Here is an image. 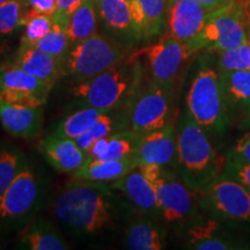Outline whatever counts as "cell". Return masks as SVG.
Instances as JSON below:
<instances>
[{
    "label": "cell",
    "mask_w": 250,
    "mask_h": 250,
    "mask_svg": "<svg viewBox=\"0 0 250 250\" xmlns=\"http://www.w3.org/2000/svg\"><path fill=\"white\" fill-rule=\"evenodd\" d=\"M55 214L76 233L92 234L114 224L115 208L105 183L73 179L59 192Z\"/></svg>",
    "instance_id": "obj_1"
},
{
    "label": "cell",
    "mask_w": 250,
    "mask_h": 250,
    "mask_svg": "<svg viewBox=\"0 0 250 250\" xmlns=\"http://www.w3.org/2000/svg\"><path fill=\"white\" fill-rule=\"evenodd\" d=\"M225 158L219 155L210 133L186 109L176 124V159L174 168L192 191L217 177L224 169Z\"/></svg>",
    "instance_id": "obj_2"
},
{
    "label": "cell",
    "mask_w": 250,
    "mask_h": 250,
    "mask_svg": "<svg viewBox=\"0 0 250 250\" xmlns=\"http://www.w3.org/2000/svg\"><path fill=\"white\" fill-rule=\"evenodd\" d=\"M142 80L143 65L133 55L118 66L89 80L77 83L72 94L80 107L103 111L127 109L134 94L142 86Z\"/></svg>",
    "instance_id": "obj_3"
},
{
    "label": "cell",
    "mask_w": 250,
    "mask_h": 250,
    "mask_svg": "<svg viewBox=\"0 0 250 250\" xmlns=\"http://www.w3.org/2000/svg\"><path fill=\"white\" fill-rule=\"evenodd\" d=\"M187 110L202 127L221 136L229 125L230 108L217 68L202 64L187 94Z\"/></svg>",
    "instance_id": "obj_4"
},
{
    "label": "cell",
    "mask_w": 250,
    "mask_h": 250,
    "mask_svg": "<svg viewBox=\"0 0 250 250\" xmlns=\"http://www.w3.org/2000/svg\"><path fill=\"white\" fill-rule=\"evenodd\" d=\"M250 41L249 0H229L208 13L203 30L189 48L193 52L220 51Z\"/></svg>",
    "instance_id": "obj_5"
},
{
    "label": "cell",
    "mask_w": 250,
    "mask_h": 250,
    "mask_svg": "<svg viewBox=\"0 0 250 250\" xmlns=\"http://www.w3.org/2000/svg\"><path fill=\"white\" fill-rule=\"evenodd\" d=\"M126 59L127 51L120 42L96 33L70 48L62 62V76L74 83H81L118 66Z\"/></svg>",
    "instance_id": "obj_6"
},
{
    "label": "cell",
    "mask_w": 250,
    "mask_h": 250,
    "mask_svg": "<svg viewBox=\"0 0 250 250\" xmlns=\"http://www.w3.org/2000/svg\"><path fill=\"white\" fill-rule=\"evenodd\" d=\"M193 195L198 208L211 218L250 224V191L224 171Z\"/></svg>",
    "instance_id": "obj_7"
},
{
    "label": "cell",
    "mask_w": 250,
    "mask_h": 250,
    "mask_svg": "<svg viewBox=\"0 0 250 250\" xmlns=\"http://www.w3.org/2000/svg\"><path fill=\"white\" fill-rule=\"evenodd\" d=\"M174 94L151 80L146 87L140 86L127 107L130 129L147 133L175 123Z\"/></svg>",
    "instance_id": "obj_8"
},
{
    "label": "cell",
    "mask_w": 250,
    "mask_h": 250,
    "mask_svg": "<svg viewBox=\"0 0 250 250\" xmlns=\"http://www.w3.org/2000/svg\"><path fill=\"white\" fill-rule=\"evenodd\" d=\"M239 221L217 218H196L190 221L186 237L187 246L197 250L250 249V229Z\"/></svg>",
    "instance_id": "obj_9"
},
{
    "label": "cell",
    "mask_w": 250,
    "mask_h": 250,
    "mask_svg": "<svg viewBox=\"0 0 250 250\" xmlns=\"http://www.w3.org/2000/svg\"><path fill=\"white\" fill-rule=\"evenodd\" d=\"M140 54L147 62L151 81L175 90L187 62L195 52L187 44L165 33L158 42L146 46Z\"/></svg>",
    "instance_id": "obj_10"
},
{
    "label": "cell",
    "mask_w": 250,
    "mask_h": 250,
    "mask_svg": "<svg viewBox=\"0 0 250 250\" xmlns=\"http://www.w3.org/2000/svg\"><path fill=\"white\" fill-rule=\"evenodd\" d=\"M152 184L155 189L159 214L166 223L177 224L196 219L198 205L195 195L176 170L174 173L162 168Z\"/></svg>",
    "instance_id": "obj_11"
},
{
    "label": "cell",
    "mask_w": 250,
    "mask_h": 250,
    "mask_svg": "<svg viewBox=\"0 0 250 250\" xmlns=\"http://www.w3.org/2000/svg\"><path fill=\"white\" fill-rule=\"evenodd\" d=\"M43 199L39 176L26 165L0 198V218L18 220L34 214Z\"/></svg>",
    "instance_id": "obj_12"
},
{
    "label": "cell",
    "mask_w": 250,
    "mask_h": 250,
    "mask_svg": "<svg viewBox=\"0 0 250 250\" xmlns=\"http://www.w3.org/2000/svg\"><path fill=\"white\" fill-rule=\"evenodd\" d=\"M54 86L9 62L0 65V100L43 107Z\"/></svg>",
    "instance_id": "obj_13"
},
{
    "label": "cell",
    "mask_w": 250,
    "mask_h": 250,
    "mask_svg": "<svg viewBox=\"0 0 250 250\" xmlns=\"http://www.w3.org/2000/svg\"><path fill=\"white\" fill-rule=\"evenodd\" d=\"M206 17L198 0H169L167 33L189 46L201 34Z\"/></svg>",
    "instance_id": "obj_14"
},
{
    "label": "cell",
    "mask_w": 250,
    "mask_h": 250,
    "mask_svg": "<svg viewBox=\"0 0 250 250\" xmlns=\"http://www.w3.org/2000/svg\"><path fill=\"white\" fill-rule=\"evenodd\" d=\"M136 159L139 164L158 165L167 168L175 165L176 159V124L143 133Z\"/></svg>",
    "instance_id": "obj_15"
},
{
    "label": "cell",
    "mask_w": 250,
    "mask_h": 250,
    "mask_svg": "<svg viewBox=\"0 0 250 250\" xmlns=\"http://www.w3.org/2000/svg\"><path fill=\"white\" fill-rule=\"evenodd\" d=\"M0 124L6 132L15 138H36L42 130V107H31L0 100Z\"/></svg>",
    "instance_id": "obj_16"
},
{
    "label": "cell",
    "mask_w": 250,
    "mask_h": 250,
    "mask_svg": "<svg viewBox=\"0 0 250 250\" xmlns=\"http://www.w3.org/2000/svg\"><path fill=\"white\" fill-rule=\"evenodd\" d=\"M40 152L55 169L73 175L87 160V154L76 139L52 133L40 143Z\"/></svg>",
    "instance_id": "obj_17"
},
{
    "label": "cell",
    "mask_w": 250,
    "mask_h": 250,
    "mask_svg": "<svg viewBox=\"0 0 250 250\" xmlns=\"http://www.w3.org/2000/svg\"><path fill=\"white\" fill-rule=\"evenodd\" d=\"M133 27L138 40L159 36L167 24L169 0H130Z\"/></svg>",
    "instance_id": "obj_18"
},
{
    "label": "cell",
    "mask_w": 250,
    "mask_h": 250,
    "mask_svg": "<svg viewBox=\"0 0 250 250\" xmlns=\"http://www.w3.org/2000/svg\"><path fill=\"white\" fill-rule=\"evenodd\" d=\"M11 62L31 76L51 83L52 86H55L62 76V64L58 59L27 43H20Z\"/></svg>",
    "instance_id": "obj_19"
},
{
    "label": "cell",
    "mask_w": 250,
    "mask_h": 250,
    "mask_svg": "<svg viewBox=\"0 0 250 250\" xmlns=\"http://www.w3.org/2000/svg\"><path fill=\"white\" fill-rule=\"evenodd\" d=\"M111 187L123 192L125 197L144 213L159 214L154 187L140 171L138 166L120 180L112 182Z\"/></svg>",
    "instance_id": "obj_20"
},
{
    "label": "cell",
    "mask_w": 250,
    "mask_h": 250,
    "mask_svg": "<svg viewBox=\"0 0 250 250\" xmlns=\"http://www.w3.org/2000/svg\"><path fill=\"white\" fill-rule=\"evenodd\" d=\"M142 134L126 129L118 131L94 143L86 152L87 158L100 160H123L136 158Z\"/></svg>",
    "instance_id": "obj_21"
},
{
    "label": "cell",
    "mask_w": 250,
    "mask_h": 250,
    "mask_svg": "<svg viewBox=\"0 0 250 250\" xmlns=\"http://www.w3.org/2000/svg\"><path fill=\"white\" fill-rule=\"evenodd\" d=\"M138 166L136 158L123 160H100L87 158L85 164L73 174V179L88 180L93 182L112 183Z\"/></svg>",
    "instance_id": "obj_22"
},
{
    "label": "cell",
    "mask_w": 250,
    "mask_h": 250,
    "mask_svg": "<svg viewBox=\"0 0 250 250\" xmlns=\"http://www.w3.org/2000/svg\"><path fill=\"white\" fill-rule=\"evenodd\" d=\"M126 129H130L127 109H125L124 111H122L121 109L104 111L85 133L78 137L76 142L83 151L87 152L98 140Z\"/></svg>",
    "instance_id": "obj_23"
},
{
    "label": "cell",
    "mask_w": 250,
    "mask_h": 250,
    "mask_svg": "<svg viewBox=\"0 0 250 250\" xmlns=\"http://www.w3.org/2000/svg\"><path fill=\"white\" fill-rule=\"evenodd\" d=\"M21 245L29 250H68L71 246L46 220H37L24 228L20 235Z\"/></svg>",
    "instance_id": "obj_24"
},
{
    "label": "cell",
    "mask_w": 250,
    "mask_h": 250,
    "mask_svg": "<svg viewBox=\"0 0 250 250\" xmlns=\"http://www.w3.org/2000/svg\"><path fill=\"white\" fill-rule=\"evenodd\" d=\"M95 2L100 18L109 29L120 35L138 40L127 0H95Z\"/></svg>",
    "instance_id": "obj_25"
},
{
    "label": "cell",
    "mask_w": 250,
    "mask_h": 250,
    "mask_svg": "<svg viewBox=\"0 0 250 250\" xmlns=\"http://www.w3.org/2000/svg\"><path fill=\"white\" fill-rule=\"evenodd\" d=\"M125 246L130 250H161L166 247V236L154 221L138 219L127 228Z\"/></svg>",
    "instance_id": "obj_26"
},
{
    "label": "cell",
    "mask_w": 250,
    "mask_h": 250,
    "mask_svg": "<svg viewBox=\"0 0 250 250\" xmlns=\"http://www.w3.org/2000/svg\"><path fill=\"white\" fill-rule=\"evenodd\" d=\"M96 2L86 0L68 18L66 33L72 44H76L96 34Z\"/></svg>",
    "instance_id": "obj_27"
},
{
    "label": "cell",
    "mask_w": 250,
    "mask_h": 250,
    "mask_svg": "<svg viewBox=\"0 0 250 250\" xmlns=\"http://www.w3.org/2000/svg\"><path fill=\"white\" fill-rule=\"evenodd\" d=\"M220 76L230 110L233 108H242L243 110L248 108L250 105V70L224 72Z\"/></svg>",
    "instance_id": "obj_28"
},
{
    "label": "cell",
    "mask_w": 250,
    "mask_h": 250,
    "mask_svg": "<svg viewBox=\"0 0 250 250\" xmlns=\"http://www.w3.org/2000/svg\"><path fill=\"white\" fill-rule=\"evenodd\" d=\"M104 112L99 109L90 107H81L72 114L62 118L55 127V134L66 138L77 139L81 134H83L95 121L100 117V115Z\"/></svg>",
    "instance_id": "obj_29"
},
{
    "label": "cell",
    "mask_w": 250,
    "mask_h": 250,
    "mask_svg": "<svg viewBox=\"0 0 250 250\" xmlns=\"http://www.w3.org/2000/svg\"><path fill=\"white\" fill-rule=\"evenodd\" d=\"M217 55V68L219 73L250 70V41L243 44L220 51Z\"/></svg>",
    "instance_id": "obj_30"
},
{
    "label": "cell",
    "mask_w": 250,
    "mask_h": 250,
    "mask_svg": "<svg viewBox=\"0 0 250 250\" xmlns=\"http://www.w3.org/2000/svg\"><path fill=\"white\" fill-rule=\"evenodd\" d=\"M22 26L24 27V33L21 39V43L33 45L42 40L52 29L54 20H52V17H49V15L24 9Z\"/></svg>",
    "instance_id": "obj_31"
},
{
    "label": "cell",
    "mask_w": 250,
    "mask_h": 250,
    "mask_svg": "<svg viewBox=\"0 0 250 250\" xmlns=\"http://www.w3.org/2000/svg\"><path fill=\"white\" fill-rule=\"evenodd\" d=\"M70 44L71 41L68 39L66 30L62 29L58 24L54 23L52 29L42 40H40L39 42H36L33 45L58 59L62 64L68 50H70Z\"/></svg>",
    "instance_id": "obj_32"
},
{
    "label": "cell",
    "mask_w": 250,
    "mask_h": 250,
    "mask_svg": "<svg viewBox=\"0 0 250 250\" xmlns=\"http://www.w3.org/2000/svg\"><path fill=\"white\" fill-rule=\"evenodd\" d=\"M27 164L17 151L0 149V198Z\"/></svg>",
    "instance_id": "obj_33"
},
{
    "label": "cell",
    "mask_w": 250,
    "mask_h": 250,
    "mask_svg": "<svg viewBox=\"0 0 250 250\" xmlns=\"http://www.w3.org/2000/svg\"><path fill=\"white\" fill-rule=\"evenodd\" d=\"M24 7L20 0H12L0 5V40L13 34L22 26Z\"/></svg>",
    "instance_id": "obj_34"
},
{
    "label": "cell",
    "mask_w": 250,
    "mask_h": 250,
    "mask_svg": "<svg viewBox=\"0 0 250 250\" xmlns=\"http://www.w3.org/2000/svg\"><path fill=\"white\" fill-rule=\"evenodd\" d=\"M223 171L235 179L250 191V162H239L225 158Z\"/></svg>",
    "instance_id": "obj_35"
},
{
    "label": "cell",
    "mask_w": 250,
    "mask_h": 250,
    "mask_svg": "<svg viewBox=\"0 0 250 250\" xmlns=\"http://www.w3.org/2000/svg\"><path fill=\"white\" fill-rule=\"evenodd\" d=\"M56 1H57V11L52 15V20L55 24H58L62 29L66 30L68 18L86 0H56Z\"/></svg>",
    "instance_id": "obj_36"
},
{
    "label": "cell",
    "mask_w": 250,
    "mask_h": 250,
    "mask_svg": "<svg viewBox=\"0 0 250 250\" xmlns=\"http://www.w3.org/2000/svg\"><path fill=\"white\" fill-rule=\"evenodd\" d=\"M227 159L239 162H250V130L236 140L226 155Z\"/></svg>",
    "instance_id": "obj_37"
},
{
    "label": "cell",
    "mask_w": 250,
    "mask_h": 250,
    "mask_svg": "<svg viewBox=\"0 0 250 250\" xmlns=\"http://www.w3.org/2000/svg\"><path fill=\"white\" fill-rule=\"evenodd\" d=\"M24 9L34 11L36 13L52 17L57 11V1L56 0H20Z\"/></svg>",
    "instance_id": "obj_38"
},
{
    "label": "cell",
    "mask_w": 250,
    "mask_h": 250,
    "mask_svg": "<svg viewBox=\"0 0 250 250\" xmlns=\"http://www.w3.org/2000/svg\"><path fill=\"white\" fill-rule=\"evenodd\" d=\"M198 1L208 13H211V12H213L219 7H221V6L227 4L229 0H198Z\"/></svg>",
    "instance_id": "obj_39"
},
{
    "label": "cell",
    "mask_w": 250,
    "mask_h": 250,
    "mask_svg": "<svg viewBox=\"0 0 250 250\" xmlns=\"http://www.w3.org/2000/svg\"><path fill=\"white\" fill-rule=\"evenodd\" d=\"M240 127L243 130H250V105L243 110V117L240 122Z\"/></svg>",
    "instance_id": "obj_40"
},
{
    "label": "cell",
    "mask_w": 250,
    "mask_h": 250,
    "mask_svg": "<svg viewBox=\"0 0 250 250\" xmlns=\"http://www.w3.org/2000/svg\"><path fill=\"white\" fill-rule=\"evenodd\" d=\"M9 1H12V0H0V5L6 4V2H9Z\"/></svg>",
    "instance_id": "obj_41"
},
{
    "label": "cell",
    "mask_w": 250,
    "mask_h": 250,
    "mask_svg": "<svg viewBox=\"0 0 250 250\" xmlns=\"http://www.w3.org/2000/svg\"><path fill=\"white\" fill-rule=\"evenodd\" d=\"M249 12H250V0H249Z\"/></svg>",
    "instance_id": "obj_42"
},
{
    "label": "cell",
    "mask_w": 250,
    "mask_h": 250,
    "mask_svg": "<svg viewBox=\"0 0 250 250\" xmlns=\"http://www.w3.org/2000/svg\"><path fill=\"white\" fill-rule=\"evenodd\" d=\"M127 1H130V0H127Z\"/></svg>",
    "instance_id": "obj_43"
}]
</instances>
